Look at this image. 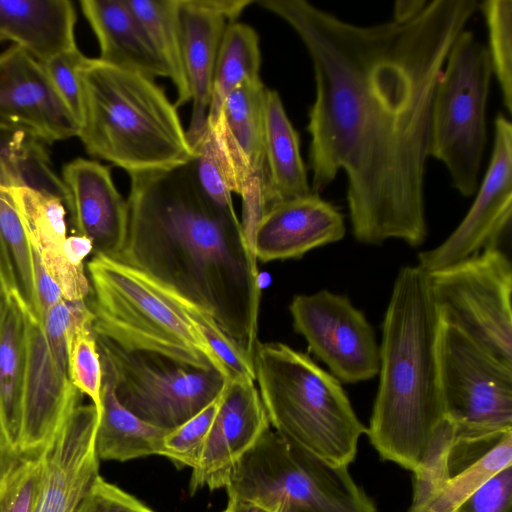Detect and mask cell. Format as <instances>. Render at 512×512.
<instances>
[{
	"label": "cell",
	"mask_w": 512,
	"mask_h": 512,
	"mask_svg": "<svg viewBox=\"0 0 512 512\" xmlns=\"http://www.w3.org/2000/svg\"><path fill=\"white\" fill-rule=\"evenodd\" d=\"M477 0H428L412 20L358 25L306 0H259L310 57L311 190L343 171L351 230L362 244L412 247L427 237L425 173L432 106L448 53Z\"/></svg>",
	"instance_id": "cell-1"
},
{
	"label": "cell",
	"mask_w": 512,
	"mask_h": 512,
	"mask_svg": "<svg viewBox=\"0 0 512 512\" xmlns=\"http://www.w3.org/2000/svg\"><path fill=\"white\" fill-rule=\"evenodd\" d=\"M190 162L129 175L128 230L118 259L207 310L254 356L261 298L257 260L235 209L205 196Z\"/></svg>",
	"instance_id": "cell-2"
},
{
	"label": "cell",
	"mask_w": 512,
	"mask_h": 512,
	"mask_svg": "<svg viewBox=\"0 0 512 512\" xmlns=\"http://www.w3.org/2000/svg\"><path fill=\"white\" fill-rule=\"evenodd\" d=\"M440 327L429 274L419 265L402 267L382 323L379 385L365 434L383 460L413 473L445 418Z\"/></svg>",
	"instance_id": "cell-3"
},
{
	"label": "cell",
	"mask_w": 512,
	"mask_h": 512,
	"mask_svg": "<svg viewBox=\"0 0 512 512\" xmlns=\"http://www.w3.org/2000/svg\"><path fill=\"white\" fill-rule=\"evenodd\" d=\"M82 118L77 136L93 157L128 175L192 161L177 112L154 80L86 57L79 68Z\"/></svg>",
	"instance_id": "cell-4"
},
{
	"label": "cell",
	"mask_w": 512,
	"mask_h": 512,
	"mask_svg": "<svg viewBox=\"0 0 512 512\" xmlns=\"http://www.w3.org/2000/svg\"><path fill=\"white\" fill-rule=\"evenodd\" d=\"M253 360L255 382L274 431L332 465L348 467L366 427L341 382L284 343L258 342Z\"/></svg>",
	"instance_id": "cell-5"
},
{
	"label": "cell",
	"mask_w": 512,
	"mask_h": 512,
	"mask_svg": "<svg viewBox=\"0 0 512 512\" xmlns=\"http://www.w3.org/2000/svg\"><path fill=\"white\" fill-rule=\"evenodd\" d=\"M94 336L179 364L227 372L172 291L127 263L93 255L87 263Z\"/></svg>",
	"instance_id": "cell-6"
},
{
	"label": "cell",
	"mask_w": 512,
	"mask_h": 512,
	"mask_svg": "<svg viewBox=\"0 0 512 512\" xmlns=\"http://www.w3.org/2000/svg\"><path fill=\"white\" fill-rule=\"evenodd\" d=\"M228 496L270 512H377L348 467L311 454L268 428L236 464Z\"/></svg>",
	"instance_id": "cell-7"
},
{
	"label": "cell",
	"mask_w": 512,
	"mask_h": 512,
	"mask_svg": "<svg viewBox=\"0 0 512 512\" xmlns=\"http://www.w3.org/2000/svg\"><path fill=\"white\" fill-rule=\"evenodd\" d=\"M492 75L487 47L473 32L462 31L436 85L429 157L444 164L452 186L464 197L475 195L479 187Z\"/></svg>",
	"instance_id": "cell-8"
},
{
	"label": "cell",
	"mask_w": 512,
	"mask_h": 512,
	"mask_svg": "<svg viewBox=\"0 0 512 512\" xmlns=\"http://www.w3.org/2000/svg\"><path fill=\"white\" fill-rule=\"evenodd\" d=\"M439 376L456 445L490 444L512 431V367L441 320Z\"/></svg>",
	"instance_id": "cell-9"
},
{
	"label": "cell",
	"mask_w": 512,
	"mask_h": 512,
	"mask_svg": "<svg viewBox=\"0 0 512 512\" xmlns=\"http://www.w3.org/2000/svg\"><path fill=\"white\" fill-rule=\"evenodd\" d=\"M102 379L127 410L140 419L172 430L220 395L224 376L216 369L185 366L165 357L121 348L96 337Z\"/></svg>",
	"instance_id": "cell-10"
},
{
	"label": "cell",
	"mask_w": 512,
	"mask_h": 512,
	"mask_svg": "<svg viewBox=\"0 0 512 512\" xmlns=\"http://www.w3.org/2000/svg\"><path fill=\"white\" fill-rule=\"evenodd\" d=\"M428 274L441 320L512 367V265L506 253L487 247Z\"/></svg>",
	"instance_id": "cell-11"
},
{
	"label": "cell",
	"mask_w": 512,
	"mask_h": 512,
	"mask_svg": "<svg viewBox=\"0 0 512 512\" xmlns=\"http://www.w3.org/2000/svg\"><path fill=\"white\" fill-rule=\"evenodd\" d=\"M289 311L295 332L340 382L367 381L378 374L380 351L374 330L347 296L328 290L299 294Z\"/></svg>",
	"instance_id": "cell-12"
},
{
	"label": "cell",
	"mask_w": 512,
	"mask_h": 512,
	"mask_svg": "<svg viewBox=\"0 0 512 512\" xmlns=\"http://www.w3.org/2000/svg\"><path fill=\"white\" fill-rule=\"evenodd\" d=\"M474 201L456 229L438 246L418 254L427 273L458 263L487 247L498 246L512 218V124L503 114L494 121L490 163Z\"/></svg>",
	"instance_id": "cell-13"
},
{
	"label": "cell",
	"mask_w": 512,
	"mask_h": 512,
	"mask_svg": "<svg viewBox=\"0 0 512 512\" xmlns=\"http://www.w3.org/2000/svg\"><path fill=\"white\" fill-rule=\"evenodd\" d=\"M260 78L240 84L224 101L212 131L225 159L232 191L242 197V220L254 224L266 211L265 93Z\"/></svg>",
	"instance_id": "cell-14"
},
{
	"label": "cell",
	"mask_w": 512,
	"mask_h": 512,
	"mask_svg": "<svg viewBox=\"0 0 512 512\" xmlns=\"http://www.w3.org/2000/svg\"><path fill=\"white\" fill-rule=\"evenodd\" d=\"M24 314L26 361L17 448L24 458H38L80 405L82 393L54 356L40 319Z\"/></svg>",
	"instance_id": "cell-15"
},
{
	"label": "cell",
	"mask_w": 512,
	"mask_h": 512,
	"mask_svg": "<svg viewBox=\"0 0 512 512\" xmlns=\"http://www.w3.org/2000/svg\"><path fill=\"white\" fill-rule=\"evenodd\" d=\"M79 125L43 65L13 45L0 54V131L53 143L75 137Z\"/></svg>",
	"instance_id": "cell-16"
},
{
	"label": "cell",
	"mask_w": 512,
	"mask_h": 512,
	"mask_svg": "<svg viewBox=\"0 0 512 512\" xmlns=\"http://www.w3.org/2000/svg\"><path fill=\"white\" fill-rule=\"evenodd\" d=\"M270 427L255 380H225L200 459L192 469L191 494L203 487L225 488L236 464Z\"/></svg>",
	"instance_id": "cell-17"
},
{
	"label": "cell",
	"mask_w": 512,
	"mask_h": 512,
	"mask_svg": "<svg viewBox=\"0 0 512 512\" xmlns=\"http://www.w3.org/2000/svg\"><path fill=\"white\" fill-rule=\"evenodd\" d=\"M98 423L94 404L78 405L39 456L42 473L34 512H77L100 475L95 446Z\"/></svg>",
	"instance_id": "cell-18"
},
{
	"label": "cell",
	"mask_w": 512,
	"mask_h": 512,
	"mask_svg": "<svg viewBox=\"0 0 512 512\" xmlns=\"http://www.w3.org/2000/svg\"><path fill=\"white\" fill-rule=\"evenodd\" d=\"M62 184L76 234L92 242L94 255L118 259L127 237L129 209L110 169L98 161L77 158L64 165Z\"/></svg>",
	"instance_id": "cell-19"
},
{
	"label": "cell",
	"mask_w": 512,
	"mask_h": 512,
	"mask_svg": "<svg viewBox=\"0 0 512 512\" xmlns=\"http://www.w3.org/2000/svg\"><path fill=\"white\" fill-rule=\"evenodd\" d=\"M252 3L251 0H179L183 62L192 103L186 132L192 147L205 130L214 67L226 27Z\"/></svg>",
	"instance_id": "cell-20"
},
{
	"label": "cell",
	"mask_w": 512,
	"mask_h": 512,
	"mask_svg": "<svg viewBox=\"0 0 512 512\" xmlns=\"http://www.w3.org/2000/svg\"><path fill=\"white\" fill-rule=\"evenodd\" d=\"M345 232L338 208L311 192L271 206L256 226L252 248L256 260L263 263L298 259L340 241Z\"/></svg>",
	"instance_id": "cell-21"
},
{
	"label": "cell",
	"mask_w": 512,
	"mask_h": 512,
	"mask_svg": "<svg viewBox=\"0 0 512 512\" xmlns=\"http://www.w3.org/2000/svg\"><path fill=\"white\" fill-rule=\"evenodd\" d=\"M11 191L29 241L46 271L65 298L79 295L88 280L84 266L71 264L64 255L67 228L62 197L28 184L13 186Z\"/></svg>",
	"instance_id": "cell-22"
},
{
	"label": "cell",
	"mask_w": 512,
	"mask_h": 512,
	"mask_svg": "<svg viewBox=\"0 0 512 512\" xmlns=\"http://www.w3.org/2000/svg\"><path fill=\"white\" fill-rule=\"evenodd\" d=\"M99 44V60L152 80L169 73L126 0H81Z\"/></svg>",
	"instance_id": "cell-23"
},
{
	"label": "cell",
	"mask_w": 512,
	"mask_h": 512,
	"mask_svg": "<svg viewBox=\"0 0 512 512\" xmlns=\"http://www.w3.org/2000/svg\"><path fill=\"white\" fill-rule=\"evenodd\" d=\"M76 20L69 0H0V41L44 62L77 47Z\"/></svg>",
	"instance_id": "cell-24"
},
{
	"label": "cell",
	"mask_w": 512,
	"mask_h": 512,
	"mask_svg": "<svg viewBox=\"0 0 512 512\" xmlns=\"http://www.w3.org/2000/svg\"><path fill=\"white\" fill-rule=\"evenodd\" d=\"M265 157L268 175L266 211L279 202L312 192L301 156L299 135L279 93L268 88L265 93Z\"/></svg>",
	"instance_id": "cell-25"
},
{
	"label": "cell",
	"mask_w": 512,
	"mask_h": 512,
	"mask_svg": "<svg viewBox=\"0 0 512 512\" xmlns=\"http://www.w3.org/2000/svg\"><path fill=\"white\" fill-rule=\"evenodd\" d=\"M0 297L40 319L34 283L33 248L11 187L0 184Z\"/></svg>",
	"instance_id": "cell-26"
},
{
	"label": "cell",
	"mask_w": 512,
	"mask_h": 512,
	"mask_svg": "<svg viewBox=\"0 0 512 512\" xmlns=\"http://www.w3.org/2000/svg\"><path fill=\"white\" fill-rule=\"evenodd\" d=\"M102 408L95 446L99 460L128 461L140 457L164 456V437L170 431L152 425L127 410L112 386L102 379Z\"/></svg>",
	"instance_id": "cell-27"
},
{
	"label": "cell",
	"mask_w": 512,
	"mask_h": 512,
	"mask_svg": "<svg viewBox=\"0 0 512 512\" xmlns=\"http://www.w3.org/2000/svg\"><path fill=\"white\" fill-rule=\"evenodd\" d=\"M25 361L24 311L15 301L0 297V406L16 447L20 429Z\"/></svg>",
	"instance_id": "cell-28"
},
{
	"label": "cell",
	"mask_w": 512,
	"mask_h": 512,
	"mask_svg": "<svg viewBox=\"0 0 512 512\" xmlns=\"http://www.w3.org/2000/svg\"><path fill=\"white\" fill-rule=\"evenodd\" d=\"M261 53L256 31L247 24L230 22L217 55L206 123L217 121L222 105L240 84L260 78Z\"/></svg>",
	"instance_id": "cell-29"
},
{
	"label": "cell",
	"mask_w": 512,
	"mask_h": 512,
	"mask_svg": "<svg viewBox=\"0 0 512 512\" xmlns=\"http://www.w3.org/2000/svg\"><path fill=\"white\" fill-rule=\"evenodd\" d=\"M166 66L177 93L175 106L190 102L184 69L179 0H126Z\"/></svg>",
	"instance_id": "cell-30"
},
{
	"label": "cell",
	"mask_w": 512,
	"mask_h": 512,
	"mask_svg": "<svg viewBox=\"0 0 512 512\" xmlns=\"http://www.w3.org/2000/svg\"><path fill=\"white\" fill-rule=\"evenodd\" d=\"M512 465V432L484 455L450 476L420 512H455L492 476Z\"/></svg>",
	"instance_id": "cell-31"
},
{
	"label": "cell",
	"mask_w": 512,
	"mask_h": 512,
	"mask_svg": "<svg viewBox=\"0 0 512 512\" xmlns=\"http://www.w3.org/2000/svg\"><path fill=\"white\" fill-rule=\"evenodd\" d=\"M488 33L492 72L498 81L506 112H512V1L485 0L478 3Z\"/></svg>",
	"instance_id": "cell-32"
},
{
	"label": "cell",
	"mask_w": 512,
	"mask_h": 512,
	"mask_svg": "<svg viewBox=\"0 0 512 512\" xmlns=\"http://www.w3.org/2000/svg\"><path fill=\"white\" fill-rule=\"evenodd\" d=\"M171 291L188 320L223 365L228 375L226 380L236 378L255 380L253 356L245 352L228 336L207 310L185 299L173 290Z\"/></svg>",
	"instance_id": "cell-33"
},
{
	"label": "cell",
	"mask_w": 512,
	"mask_h": 512,
	"mask_svg": "<svg viewBox=\"0 0 512 512\" xmlns=\"http://www.w3.org/2000/svg\"><path fill=\"white\" fill-rule=\"evenodd\" d=\"M67 367L73 386L91 399L100 416L102 366L91 326L79 327L68 336Z\"/></svg>",
	"instance_id": "cell-34"
},
{
	"label": "cell",
	"mask_w": 512,
	"mask_h": 512,
	"mask_svg": "<svg viewBox=\"0 0 512 512\" xmlns=\"http://www.w3.org/2000/svg\"><path fill=\"white\" fill-rule=\"evenodd\" d=\"M193 149L195 156L190 163L199 188L218 206L234 209L228 168L210 128L205 126Z\"/></svg>",
	"instance_id": "cell-35"
},
{
	"label": "cell",
	"mask_w": 512,
	"mask_h": 512,
	"mask_svg": "<svg viewBox=\"0 0 512 512\" xmlns=\"http://www.w3.org/2000/svg\"><path fill=\"white\" fill-rule=\"evenodd\" d=\"M453 441L454 427L445 417L437 429L422 466L413 473V499L408 512H420L450 477L448 458Z\"/></svg>",
	"instance_id": "cell-36"
},
{
	"label": "cell",
	"mask_w": 512,
	"mask_h": 512,
	"mask_svg": "<svg viewBox=\"0 0 512 512\" xmlns=\"http://www.w3.org/2000/svg\"><path fill=\"white\" fill-rule=\"evenodd\" d=\"M219 397V396H218ZM218 405V398L164 437V457L178 468L197 465Z\"/></svg>",
	"instance_id": "cell-37"
},
{
	"label": "cell",
	"mask_w": 512,
	"mask_h": 512,
	"mask_svg": "<svg viewBox=\"0 0 512 512\" xmlns=\"http://www.w3.org/2000/svg\"><path fill=\"white\" fill-rule=\"evenodd\" d=\"M94 315L86 300H62L41 316L50 348L61 365L67 367V338L77 328L92 326Z\"/></svg>",
	"instance_id": "cell-38"
},
{
	"label": "cell",
	"mask_w": 512,
	"mask_h": 512,
	"mask_svg": "<svg viewBox=\"0 0 512 512\" xmlns=\"http://www.w3.org/2000/svg\"><path fill=\"white\" fill-rule=\"evenodd\" d=\"M86 56L78 47L41 62L51 83L80 126L82 90L79 68Z\"/></svg>",
	"instance_id": "cell-39"
},
{
	"label": "cell",
	"mask_w": 512,
	"mask_h": 512,
	"mask_svg": "<svg viewBox=\"0 0 512 512\" xmlns=\"http://www.w3.org/2000/svg\"><path fill=\"white\" fill-rule=\"evenodd\" d=\"M41 473V458H26L0 488V512H34Z\"/></svg>",
	"instance_id": "cell-40"
},
{
	"label": "cell",
	"mask_w": 512,
	"mask_h": 512,
	"mask_svg": "<svg viewBox=\"0 0 512 512\" xmlns=\"http://www.w3.org/2000/svg\"><path fill=\"white\" fill-rule=\"evenodd\" d=\"M455 512H512V465L492 476Z\"/></svg>",
	"instance_id": "cell-41"
},
{
	"label": "cell",
	"mask_w": 512,
	"mask_h": 512,
	"mask_svg": "<svg viewBox=\"0 0 512 512\" xmlns=\"http://www.w3.org/2000/svg\"><path fill=\"white\" fill-rule=\"evenodd\" d=\"M77 512H154L138 499L105 481L100 475L91 484Z\"/></svg>",
	"instance_id": "cell-42"
},
{
	"label": "cell",
	"mask_w": 512,
	"mask_h": 512,
	"mask_svg": "<svg viewBox=\"0 0 512 512\" xmlns=\"http://www.w3.org/2000/svg\"><path fill=\"white\" fill-rule=\"evenodd\" d=\"M33 248V247H32ZM34 283L41 316L52 306L64 300L55 280L46 271L39 254L33 248Z\"/></svg>",
	"instance_id": "cell-43"
},
{
	"label": "cell",
	"mask_w": 512,
	"mask_h": 512,
	"mask_svg": "<svg viewBox=\"0 0 512 512\" xmlns=\"http://www.w3.org/2000/svg\"><path fill=\"white\" fill-rule=\"evenodd\" d=\"M25 459L18 451L8 432L0 406V488Z\"/></svg>",
	"instance_id": "cell-44"
},
{
	"label": "cell",
	"mask_w": 512,
	"mask_h": 512,
	"mask_svg": "<svg viewBox=\"0 0 512 512\" xmlns=\"http://www.w3.org/2000/svg\"><path fill=\"white\" fill-rule=\"evenodd\" d=\"M66 259L75 266H84V259L93 252L92 242L85 236H68L63 243Z\"/></svg>",
	"instance_id": "cell-45"
},
{
	"label": "cell",
	"mask_w": 512,
	"mask_h": 512,
	"mask_svg": "<svg viewBox=\"0 0 512 512\" xmlns=\"http://www.w3.org/2000/svg\"><path fill=\"white\" fill-rule=\"evenodd\" d=\"M428 0H397L393 5V21L404 23L415 18L426 6Z\"/></svg>",
	"instance_id": "cell-46"
},
{
	"label": "cell",
	"mask_w": 512,
	"mask_h": 512,
	"mask_svg": "<svg viewBox=\"0 0 512 512\" xmlns=\"http://www.w3.org/2000/svg\"><path fill=\"white\" fill-rule=\"evenodd\" d=\"M222 512H270L264 507L249 500L228 496L226 508Z\"/></svg>",
	"instance_id": "cell-47"
},
{
	"label": "cell",
	"mask_w": 512,
	"mask_h": 512,
	"mask_svg": "<svg viewBox=\"0 0 512 512\" xmlns=\"http://www.w3.org/2000/svg\"><path fill=\"white\" fill-rule=\"evenodd\" d=\"M17 180V169L7 152H0V184L10 186Z\"/></svg>",
	"instance_id": "cell-48"
}]
</instances>
